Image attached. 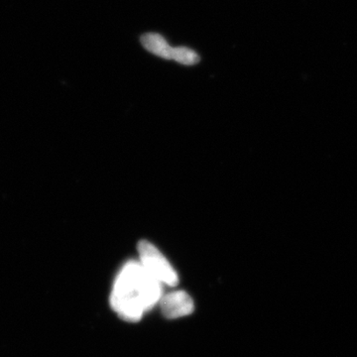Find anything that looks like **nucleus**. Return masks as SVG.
Wrapping results in <instances>:
<instances>
[{"instance_id":"nucleus-1","label":"nucleus","mask_w":357,"mask_h":357,"mask_svg":"<svg viewBox=\"0 0 357 357\" xmlns=\"http://www.w3.org/2000/svg\"><path fill=\"white\" fill-rule=\"evenodd\" d=\"M162 293L163 285L147 273L139 261H129L115 279L110 305L119 318L136 323L158 304Z\"/></svg>"},{"instance_id":"nucleus-2","label":"nucleus","mask_w":357,"mask_h":357,"mask_svg":"<svg viewBox=\"0 0 357 357\" xmlns=\"http://www.w3.org/2000/svg\"><path fill=\"white\" fill-rule=\"evenodd\" d=\"M137 248L139 263L147 273L154 277L162 285H168L170 287L178 285L177 272L156 246L149 241H141Z\"/></svg>"},{"instance_id":"nucleus-3","label":"nucleus","mask_w":357,"mask_h":357,"mask_svg":"<svg viewBox=\"0 0 357 357\" xmlns=\"http://www.w3.org/2000/svg\"><path fill=\"white\" fill-rule=\"evenodd\" d=\"M160 309L167 319H178L189 316L194 312L195 305L191 296L184 291H176L162 296Z\"/></svg>"},{"instance_id":"nucleus-4","label":"nucleus","mask_w":357,"mask_h":357,"mask_svg":"<svg viewBox=\"0 0 357 357\" xmlns=\"http://www.w3.org/2000/svg\"><path fill=\"white\" fill-rule=\"evenodd\" d=\"M141 43L150 53L165 60H173L174 47H171L161 35L147 33L141 37Z\"/></svg>"},{"instance_id":"nucleus-5","label":"nucleus","mask_w":357,"mask_h":357,"mask_svg":"<svg viewBox=\"0 0 357 357\" xmlns=\"http://www.w3.org/2000/svg\"><path fill=\"white\" fill-rule=\"evenodd\" d=\"M173 61L185 66L196 65L199 62V56L192 49L177 47L174 48Z\"/></svg>"}]
</instances>
